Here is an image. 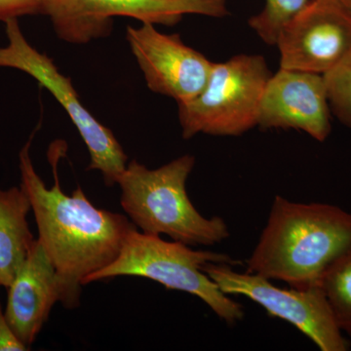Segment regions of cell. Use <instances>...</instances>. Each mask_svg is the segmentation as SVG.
I'll list each match as a JSON object with an SVG mask.
<instances>
[{
	"label": "cell",
	"instance_id": "obj_1",
	"mask_svg": "<svg viewBox=\"0 0 351 351\" xmlns=\"http://www.w3.org/2000/svg\"><path fill=\"white\" fill-rule=\"evenodd\" d=\"M31 145L29 140L20 152L21 186L31 200L38 241L59 276L61 302L75 308L84 279L110 265L137 226L123 215L94 206L82 188L71 195L64 193L57 171L66 151L62 143L51 145L48 154L54 176V184L48 189L34 169Z\"/></svg>",
	"mask_w": 351,
	"mask_h": 351
},
{
	"label": "cell",
	"instance_id": "obj_2",
	"mask_svg": "<svg viewBox=\"0 0 351 351\" xmlns=\"http://www.w3.org/2000/svg\"><path fill=\"white\" fill-rule=\"evenodd\" d=\"M350 245V213L276 195L246 271L300 290L315 287L328 265Z\"/></svg>",
	"mask_w": 351,
	"mask_h": 351
},
{
	"label": "cell",
	"instance_id": "obj_3",
	"mask_svg": "<svg viewBox=\"0 0 351 351\" xmlns=\"http://www.w3.org/2000/svg\"><path fill=\"white\" fill-rule=\"evenodd\" d=\"M195 164V156L186 154L154 170L137 160L126 166L117 181L120 204L141 232L191 247L213 246L230 237L225 219L205 218L189 199L186 181Z\"/></svg>",
	"mask_w": 351,
	"mask_h": 351
},
{
	"label": "cell",
	"instance_id": "obj_4",
	"mask_svg": "<svg viewBox=\"0 0 351 351\" xmlns=\"http://www.w3.org/2000/svg\"><path fill=\"white\" fill-rule=\"evenodd\" d=\"M209 263L240 265L239 261L216 252L195 250L177 241H166L159 235L132 230L119 256L105 269L86 277L83 285L119 276L151 279L171 290L199 298L219 318L233 325L244 317L243 306L223 294L203 271Z\"/></svg>",
	"mask_w": 351,
	"mask_h": 351
},
{
	"label": "cell",
	"instance_id": "obj_5",
	"mask_svg": "<svg viewBox=\"0 0 351 351\" xmlns=\"http://www.w3.org/2000/svg\"><path fill=\"white\" fill-rule=\"evenodd\" d=\"M271 75L261 55H237L214 63L202 91L179 104L182 137L240 136L258 126L261 101Z\"/></svg>",
	"mask_w": 351,
	"mask_h": 351
},
{
	"label": "cell",
	"instance_id": "obj_6",
	"mask_svg": "<svg viewBox=\"0 0 351 351\" xmlns=\"http://www.w3.org/2000/svg\"><path fill=\"white\" fill-rule=\"evenodd\" d=\"M8 45L0 48V68L19 69L47 89L73 120L86 145L89 169L100 171L106 184H117L126 169L125 152L112 131L83 107L71 80L60 73L54 62L27 43L17 19L7 20Z\"/></svg>",
	"mask_w": 351,
	"mask_h": 351
},
{
	"label": "cell",
	"instance_id": "obj_7",
	"mask_svg": "<svg viewBox=\"0 0 351 351\" xmlns=\"http://www.w3.org/2000/svg\"><path fill=\"white\" fill-rule=\"evenodd\" d=\"M40 14L60 38L80 44L110 34L114 17L171 27L186 15L223 18L228 9L226 0H40Z\"/></svg>",
	"mask_w": 351,
	"mask_h": 351
},
{
	"label": "cell",
	"instance_id": "obj_8",
	"mask_svg": "<svg viewBox=\"0 0 351 351\" xmlns=\"http://www.w3.org/2000/svg\"><path fill=\"white\" fill-rule=\"evenodd\" d=\"M203 271L223 294L241 295L257 302L269 315L297 328L321 351L350 350L320 286L304 290L279 288L269 279L237 271L226 263H207Z\"/></svg>",
	"mask_w": 351,
	"mask_h": 351
},
{
	"label": "cell",
	"instance_id": "obj_9",
	"mask_svg": "<svg viewBox=\"0 0 351 351\" xmlns=\"http://www.w3.org/2000/svg\"><path fill=\"white\" fill-rule=\"evenodd\" d=\"M276 45L280 68L325 75L351 51V15L332 0H313L284 25Z\"/></svg>",
	"mask_w": 351,
	"mask_h": 351
},
{
	"label": "cell",
	"instance_id": "obj_10",
	"mask_svg": "<svg viewBox=\"0 0 351 351\" xmlns=\"http://www.w3.org/2000/svg\"><path fill=\"white\" fill-rule=\"evenodd\" d=\"M127 40L152 91L179 104L188 103L202 91L213 64L186 45L179 34H161L151 23L127 27Z\"/></svg>",
	"mask_w": 351,
	"mask_h": 351
},
{
	"label": "cell",
	"instance_id": "obj_11",
	"mask_svg": "<svg viewBox=\"0 0 351 351\" xmlns=\"http://www.w3.org/2000/svg\"><path fill=\"white\" fill-rule=\"evenodd\" d=\"M331 114L323 75L280 68L263 91L258 126L301 130L323 143L331 134Z\"/></svg>",
	"mask_w": 351,
	"mask_h": 351
},
{
	"label": "cell",
	"instance_id": "obj_12",
	"mask_svg": "<svg viewBox=\"0 0 351 351\" xmlns=\"http://www.w3.org/2000/svg\"><path fill=\"white\" fill-rule=\"evenodd\" d=\"M6 319L25 346L32 345L51 309L61 302L62 286L54 265L38 239L7 287Z\"/></svg>",
	"mask_w": 351,
	"mask_h": 351
},
{
	"label": "cell",
	"instance_id": "obj_13",
	"mask_svg": "<svg viewBox=\"0 0 351 351\" xmlns=\"http://www.w3.org/2000/svg\"><path fill=\"white\" fill-rule=\"evenodd\" d=\"M31 200L25 189H0V286L8 287L34 242L27 216Z\"/></svg>",
	"mask_w": 351,
	"mask_h": 351
},
{
	"label": "cell",
	"instance_id": "obj_14",
	"mask_svg": "<svg viewBox=\"0 0 351 351\" xmlns=\"http://www.w3.org/2000/svg\"><path fill=\"white\" fill-rule=\"evenodd\" d=\"M319 286L339 330L351 339V245L328 265Z\"/></svg>",
	"mask_w": 351,
	"mask_h": 351
},
{
	"label": "cell",
	"instance_id": "obj_15",
	"mask_svg": "<svg viewBox=\"0 0 351 351\" xmlns=\"http://www.w3.org/2000/svg\"><path fill=\"white\" fill-rule=\"evenodd\" d=\"M313 0H265L260 13L249 19V25L263 43L276 45L284 25Z\"/></svg>",
	"mask_w": 351,
	"mask_h": 351
},
{
	"label": "cell",
	"instance_id": "obj_16",
	"mask_svg": "<svg viewBox=\"0 0 351 351\" xmlns=\"http://www.w3.org/2000/svg\"><path fill=\"white\" fill-rule=\"evenodd\" d=\"M323 77L332 114L351 129V51Z\"/></svg>",
	"mask_w": 351,
	"mask_h": 351
},
{
	"label": "cell",
	"instance_id": "obj_17",
	"mask_svg": "<svg viewBox=\"0 0 351 351\" xmlns=\"http://www.w3.org/2000/svg\"><path fill=\"white\" fill-rule=\"evenodd\" d=\"M40 13V0H0V20Z\"/></svg>",
	"mask_w": 351,
	"mask_h": 351
},
{
	"label": "cell",
	"instance_id": "obj_18",
	"mask_svg": "<svg viewBox=\"0 0 351 351\" xmlns=\"http://www.w3.org/2000/svg\"><path fill=\"white\" fill-rule=\"evenodd\" d=\"M25 350H27V346H25L16 336L6 319L5 313L0 304V351Z\"/></svg>",
	"mask_w": 351,
	"mask_h": 351
},
{
	"label": "cell",
	"instance_id": "obj_19",
	"mask_svg": "<svg viewBox=\"0 0 351 351\" xmlns=\"http://www.w3.org/2000/svg\"><path fill=\"white\" fill-rule=\"evenodd\" d=\"M351 15V0H332Z\"/></svg>",
	"mask_w": 351,
	"mask_h": 351
}]
</instances>
